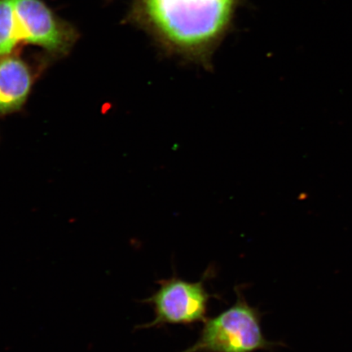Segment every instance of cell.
<instances>
[{
	"mask_svg": "<svg viewBox=\"0 0 352 352\" xmlns=\"http://www.w3.org/2000/svg\"><path fill=\"white\" fill-rule=\"evenodd\" d=\"M239 0H136L131 19L167 54L208 65Z\"/></svg>",
	"mask_w": 352,
	"mask_h": 352,
	"instance_id": "obj_1",
	"label": "cell"
},
{
	"mask_svg": "<svg viewBox=\"0 0 352 352\" xmlns=\"http://www.w3.org/2000/svg\"><path fill=\"white\" fill-rule=\"evenodd\" d=\"M77 38V30L43 0H0V57L25 44L64 54Z\"/></svg>",
	"mask_w": 352,
	"mask_h": 352,
	"instance_id": "obj_2",
	"label": "cell"
},
{
	"mask_svg": "<svg viewBox=\"0 0 352 352\" xmlns=\"http://www.w3.org/2000/svg\"><path fill=\"white\" fill-rule=\"evenodd\" d=\"M204 322L197 341L182 352H254L275 345L264 337L256 308L240 293L234 305Z\"/></svg>",
	"mask_w": 352,
	"mask_h": 352,
	"instance_id": "obj_3",
	"label": "cell"
},
{
	"mask_svg": "<svg viewBox=\"0 0 352 352\" xmlns=\"http://www.w3.org/2000/svg\"><path fill=\"white\" fill-rule=\"evenodd\" d=\"M160 288L143 302L151 305L155 318L138 327L149 329L166 324H192L206 320L211 297L204 280L190 283L174 276L158 283Z\"/></svg>",
	"mask_w": 352,
	"mask_h": 352,
	"instance_id": "obj_4",
	"label": "cell"
},
{
	"mask_svg": "<svg viewBox=\"0 0 352 352\" xmlns=\"http://www.w3.org/2000/svg\"><path fill=\"white\" fill-rule=\"evenodd\" d=\"M32 85V72L23 60L12 54L0 57V114L19 109Z\"/></svg>",
	"mask_w": 352,
	"mask_h": 352,
	"instance_id": "obj_5",
	"label": "cell"
}]
</instances>
